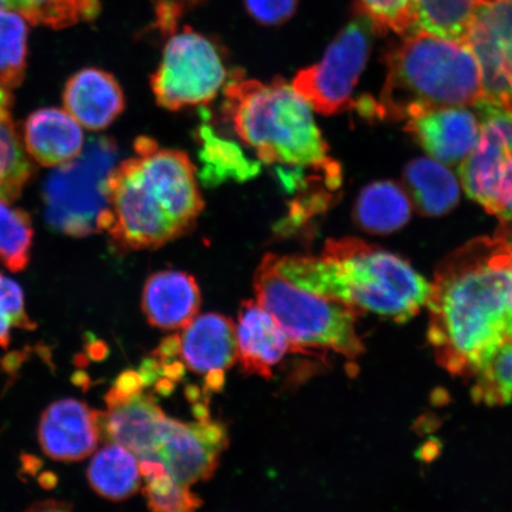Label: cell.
<instances>
[{
	"mask_svg": "<svg viewBox=\"0 0 512 512\" xmlns=\"http://www.w3.org/2000/svg\"><path fill=\"white\" fill-rule=\"evenodd\" d=\"M224 370H211L207 373L206 389L217 390L222 389L224 384Z\"/></svg>",
	"mask_w": 512,
	"mask_h": 512,
	"instance_id": "cell-36",
	"label": "cell"
},
{
	"mask_svg": "<svg viewBox=\"0 0 512 512\" xmlns=\"http://www.w3.org/2000/svg\"><path fill=\"white\" fill-rule=\"evenodd\" d=\"M200 139L204 182L248 181L260 171L259 164L248 159L238 144L220 138L210 127L201 128Z\"/></svg>",
	"mask_w": 512,
	"mask_h": 512,
	"instance_id": "cell-23",
	"label": "cell"
},
{
	"mask_svg": "<svg viewBox=\"0 0 512 512\" xmlns=\"http://www.w3.org/2000/svg\"><path fill=\"white\" fill-rule=\"evenodd\" d=\"M104 232L120 252L163 247L188 234L204 201L187 153L140 137L111 172Z\"/></svg>",
	"mask_w": 512,
	"mask_h": 512,
	"instance_id": "cell-2",
	"label": "cell"
},
{
	"mask_svg": "<svg viewBox=\"0 0 512 512\" xmlns=\"http://www.w3.org/2000/svg\"><path fill=\"white\" fill-rule=\"evenodd\" d=\"M281 277L317 296L403 323L427 303L430 283L400 256L352 238L326 242L322 255H274Z\"/></svg>",
	"mask_w": 512,
	"mask_h": 512,
	"instance_id": "cell-3",
	"label": "cell"
},
{
	"mask_svg": "<svg viewBox=\"0 0 512 512\" xmlns=\"http://www.w3.org/2000/svg\"><path fill=\"white\" fill-rule=\"evenodd\" d=\"M181 337L183 362L197 374L227 370L238 361V342L233 320L217 313L196 316Z\"/></svg>",
	"mask_w": 512,
	"mask_h": 512,
	"instance_id": "cell-19",
	"label": "cell"
},
{
	"mask_svg": "<svg viewBox=\"0 0 512 512\" xmlns=\"http://www.w3.org/2000/svg\"><path fill=\"white\" fill-rule=\"evenodd\" d=\"M22 138L31 159L48 168L69 163L85 147L81 125L67 111L55 107L31 113Z\"/></svg>",
	"mask_w": 512,
	"mask_h": 512,
	"instance_id": "cell-17",
	"label": "cell"
},
{
	"mask_svg": "<svg viewBox=\"0 0 512 512\" xmlns=\"http://www.w3.org/2000/svg\"><path fill=\"white\" fill-rule=\"evenodd\" d=\"M29 29L17 12L0 8V85H22L28 66Z\"/></svg>",
	"mask_w": 512,
	"mask_h": 512,
	"instance_id": "cell-27",
	"label": "cell"
},
{
	"mask_svg": "<svg viewBox=\"0 0 512 512\" xmlns=\"http://www.w3.org/2000/svg\"><path fill=\"white\" fill-rule=\"evenodd\" d=\"M248 15L265 27H278L291 19L299 0H243Z\"/></svg>",
	"mask_w": 512,
	"mask_h": 512,
	"instance_id": "cell-33",
	"label": "cell"
},
{
	"mask_svg": "<svg viewBox=\"0 0 512 512\" xmlns=\"http://www.w3.org/2000/svg\"><path fill=\"white\" fill-rule=\"evenodd\" d=\"M143 384L142 376L134 373V371H126V373L121 375L117 382H115L112 389L118 394L126 396L142 392Z\"/></svg>",
	"mask_w": 512,
	"mask_h": 512,
	"instance_id": "cell-34",
	"label": "cell"
},
{
	"mask_svg": "<svg viewBox=\"0 0 512 512\" xmlns=\"http://www.w3.org/2000/svg\"><path fill=\"white\" fill-rule=\"evenodd\" d=\"M144 495L149 508L156 512H188L201 507L202 499L192 494L190 486L175 482L168 472L145 478Z\"/></svg>",
	"mask_w": 512,
	"mask_h": 512,
	"instance_id": "cell-30",
	"label": "cell"
},
{
	"mask_svg": "<svg viewBox=\"0 0 512 512\" xmlns=\"http://www.w3.org/2000/svg\"><path fill=\"white\" fill-rule=\"evenodd\" d=\"M32 174L34 165L10 112L0 115V198L17 200Z\"/></svg>",
	"mask_w": 512,
	"mask_h": 512,
	"instance_id": "cell-26",
	"label": "cell"
},
{
	"mask_svg": "<svg viewBox=\"0 0 512 512\" xmlns=\"http://www.w3.org/2000/svg\"><path fill=\"white\" fill-rule=\"evenodd\" d=\"M388 74L376 117L409 120L483 98L482 73L469 44L415 31L387 56Z\"/></svg>",
	"mask_w": 512,
	"mask_h": 512,
	"instance_id": "cell-5",
	"label": "cell"
},
{
	"mask_svg": "<svg viewBox=\"0 0 512 512\" xmlns=\"http://www.w3.org/2000/svg\"><path fill=\"white\" fill-rule=\"evenodd\" d=\"M228 443L220 422L185 424L166 416L150 460L162 464L176 483L191 486L214 476Z\"/></svg>",
	"mask_w": 512,
	"mask_h": 512,
	"instance_id": "cell-11",
	"label": "cell"
},
{
	"mask_svg": "<svg viewBox=\"0 0 512 512\" xmlns=\"http://www.w3.org/2000/svg\"><path fill=\"white\" fill-rule=\"evenodd\" d=\"M25 310L24 293L16 281L0 273V347H8L12 329L34 330Z\"/></svg>",
	"mask_w": 512,
	"mask_h": 512,
	"instance_id": "cell-31",
	"label": "cell"
},
{
	"mask_svg": "<svg viewBox=\"0 0 512 512\" xmlns=\"http://www.w3.org/2000/svg\"><path fill=\"white\" fill-rule=\"evenodd\" d=\"M34 240L31 217L0 198V261L12 272L27 268Z\"/></svg>",
	"mask_w": 512,
	"mask_h": 512,
	"instance_id": "cell-28",
	"label": "cell"
},
{
	"mask_svg": "<svg viewBox=\"0 0 512 512\" xmlns=\"http://www.w3.org/2000/svg\"><path fill=\"white\" fill-rule=\"evenodd\" d=\"M406 188L421 215L439 217L456 208L460 189L456 176L445 165L421 157L406 166Z\"/></svg>",
	"mask_w": 512,
	"mask_h": 512,
	"instance_id": "cell-20",
	"label": "cell"
},
{
	"mask_svg": "<svg viewBox=\"0 0 512 512\" xmlns=\"http://www.w3.org/2000/svg\"><path fill=\"white\" fill-rule=\"evenodd\" d=\"M87 478L96 494L114 502L137 494L142 485L138 459L125 447L113 443L95 453Z\"/></svg>",
	"mask_w": 512,
	"mask_h": 512,
	"instance_id": "cell-22",
	"label": "cell"
},
{
	"mask_svg": "<svg viewBox=\"0 0 512 512\" xmlns=\"http://www.w3.org/2000/svg\"><path fill=\"white\" fill-rule=\"evenodd\" d=\"M66 111L91 131L105 130L125 110V96L114 76L98 68L74 74L63 92Z\"/></svg>",
	"mask_w": 512,
	"mask_h": 512,
	"instance_id": "cell-16",
	"label": "cell"
},
{
	"mask_svg": "<svg viewBox=\"0 0 512 512\" xmlns=\"http://www.w3.org/2000/svg\"><path fill=\"white\" fill-rule=\"evenodd\" d=\"M228 79L219 47L185 25L166 40L151 88L159 106L181 111L209 104Z\"/></svg>",
	"mask_w": 512,
	"mask_h": 512,
	"instance_id": "cell-8",
	"label": "cell"
},
{
	"mask_svg": "<svg viewBox=\"0 0 512 512\" xmlns=\"http://www.w3.org/2000/svg\"><path fill=\"white\" fill-rule=\"evenodd\" d=\"M426 304L428 341L438 363L452 375L471 376L509 341L512 247L501 230L448 255Z\"/></svg>",
	"mask_w": 512,
	"mask_h": 512,
	"instance_id": "cell-1",
	"label": "cell"
},
{
	"mask_svg": "<svg viewBox=\"0 0 512 512\" xmlns=\"http://www.w3.org/2000/svg\"><path fill=\"white\" fill-rule=\"evenodd\" d=\"M412 215V203L399 184L375 182L357 198L354 220L358 227L373 234H390L406 226Z\"/></svg>",
	"mask_w": 512,
	"mask_h": 512,
	"instance_id": "cell-21",
	"label": "cell"
},
{
	"mask_svg": "<svg viewBox=\"0 0 512 512\" xmlns=\"http://www.w3.org/2000/svg\"><path fill=\"white\" fill-rule=\"evenodd\" d=\"M499 230L505 235V238H507L510 242V245L512 247V226L511 224H502L501 227H499ZM509 339H512V313H511V319H510V325H509Z\"/></svg>",
	"mask_w": 512,
	"mask_h": 512,
	"instance_id": "cell-38",
	"label": "cell"
},
{
	"mask_svg": "<svg viewBox=\"0 0 512 512\" xmlns=\"http://www.w3.org/2000/svg\"><path fill=\"white\" fill-rule=\"evenodd\" d=\"M407 121L406 131L434 159L446 164L463 162L478 142L477 115L466 107L439 108Z\"/></svg>",
	"mask_w": 512,
	"mask_h": 512,
	"instance_id": "cell-15",
	"label": "cell"
},
{
	"mask_svg": "<svg viewBox=\"0 0 512 512\" xmlns=\"http://www.w3.org/2000/svg\"><path fill=\"white\" fill-rule=\"evenodd\" d=\"M11 106V95L9 89L0 85V115L9 113Z\"/></svg>",
	"mask_w": 512,
	"mask_h": 512,
	"instance_id": "cell-37",
	"label": "cell"
},
{
	"mask_svg": "<svg viewBox=\"0 0 512 512\" xmlns=\"http://www.w3.org/2000/svg\"><path fill=\"white\" fill-rule=\"evenodd\" d=\"M465 42L482 73L483 98L512 108V0L480 4Z\"/></svg>",
	"mask_w": 512,
	"mask_h": 512,
	"instance_id": "cell-12",
	"label": "cell"
},
{
	"mask_svg": "<svg viewBox=\"0 0 512 512\" xmlns=\"http://www.w3.org/2000/svg\"><path fill=\"white\" fill-rule=\"evenodd\" d=\"M483 0H416L415 31L465 42L473 15Z\"/></svg>",
	"mask_w": 512,
	"mask_h": 512,
	"instance_id": "cell-24",
	"label": "cell"
},
{
	"mask_svg": "<svg viewBox=\"0 0 512 512\" xmlns=\"http://www.w3.org/2000/svg\"><path fill=\"white\" fill-rule=\"evenodd\" d=\"M491 2V0H483V3Z\"/></svg>",
	"mask_w": 512,
	"mask_h": 512,
	"instance_id": "cell-39",
	"label": "cell"
},
{
	"mask_svg": "<svg viewBox=\"0 0 512 512\" xmlns=\"http://www.w3.org/2000/svg\"><path fill=\"white\" fill-rule=\"evenodd\" d=\"M181 351V337L178 335L166 338L165 341L160 344L155 354L162 358L163 361L169 360L170 357L175 356Z\"/></svg>",
	"mask_w": 512,
	"mask_h": 512,
	"instance_id": "cell-35",
	"label": "cell"
},
{
	"mask_svg": "<svg viewBox=\"0 0 512 512\" xmlns=\"http://www.w3.org/2000/svg\"><path fill=\"white\" fill-rule=\"evenodd\" d=\"M38 440L50 458L60 462L85 459L101 441L98 411L74 399L56 401L42 415Z\"/></svg>",
	"mask_w": 512,
	"mask_h": 512,
	"instance_id": "cell-13",
	"label": "cell"
},
{
	"mask_svg": "<svg viewBox=\"0 0 512 512\" xmlns=\"http://www.w3.org/2000/svg\"><path fill=\"white\" fill-rule=\"evenodd\" d=\"M274 255L266 254L255 272L256 302L271 313L299 352L332 350L357 360L364 351L356 330L358 311L293 285L278 273Z\"/></svg>",
	"mask_w": 512,
	"mask_h": 512,
	"instance_id": "cell-6",
	"label": "cell"
},
{
	"mask_svg": "<svg viewBox=\"0 0 512 512\" xmlns=\"http://www.w3.org/2000/svg\"><path fill=\"white\" fill-rule=\"evenodd\" d=\"M476 115L478 142L460 166V178L473 201L512 224V108L482 98Z\"/></svg>",
	"mask_w": 512,
	"mask_h": 512,
	"instance_id": "cell-9",
	"label": "cell"
},
{
	"mask_svg": "<svg viewBox=\"0 0 512 512\" xmlns=\"http://www.w3.org/2000/svg\"><path fill=\"white\" fill-rule=\"evenodd\" d=\"M4 9L17 12L32 25L66 29L92 21L101 10L99 0H0Z\"/></svg>",
	"mask_w": 512,
	"mask_h": 512,
	"instance_id": "cell-25",
	"label": "cell"
},
{
	"mask_svg": "<svg viewBox=\"0 0 512 512\" xmlns=\"http://www.w3.org/2000/svg\"><path fill=\"white\" fill-rule=\"evenodd\" d=\"M223 114L260 162L323 172L341 183L339 165L313 118L311 106L281 79L261 82L234 70L223 87Z\"/></svg>",
	"mask_w": 512,
	"mask_h": 512,
	"instance_id": "cell-4",
	"label": "cell"
},
{
	"mask_svg": "<svg viewBox=\"0 0 512 512\" xmlns=\"http://www.w3.org/2000/svg\"><path fill=\"white\" fill-rule=\"evenodd\" d=\"M236 342L242 370L266 380L272 379L273 368L287 352H299L271 313L251 299L240 305Z\"/></svg>",
	"mask_w": 512,
	"mask_h": 512,
	"instance_id": "cell-14",
	"label": "cell"
},
{
	"mask_svg": "<svg viewBox=\"0 0 512 512\" xmlns=\"http://www.w3.org/2000/svg\"><path fill=\"white\" fill-rule=\"evenodd\" d=\"M155 11V22L152 29L159 35L168 38L179 29L182 18L192 9L201 5L204 0H151Z\"/></svg>",
	"mask_w": 512,
	"mask_h": 512,
	"instance_id": "cell-32",
	"label": "cell"
},
{
	"mask_svg": "<svg viewBox=\"0 0 512 512\" xmlns=\"http://www.w3.org/2000/svg\"><path fill=\"white\" fill-rule=\"evenodd\" d=\"M0 8H3V5H2V3H0Z\"/></svg>",
	"mask_w": 512,
	"mask_h": 512,
	"instance_id": "cell-40",
	"label": "cell"
},
{
	"mask_svg": "<svg viewBox=\"0 0 512 512\" xmlns=\"http://www.w3.org/2000/svg\"><path fill=\"white\" fill-rule=\"evenodd\" d=\"M117 159L114 140L93 138L78 157L51 172L43 187L50 228L72 238L104 232L108 178Z\"/></svg>",
	"mask_w": 512,
	"mask_h": 512,
	"instance_id": "cell-7",
	"label": "cell"
},
{
	"mask_svg": "<svg viewBox=\"0 0 512 512\" xmlns=\"http://www.w3.org/2000/svg\"><path fill=\"white\" fill-rule=\"evenodd\" d=\"M356 3L375 30L392 31L398 35L413 34L416 0H356Z\"/></svg>",
	"mask_w": 512,
	"mask_h": 512,
	"instance_id": "cell-29",
	"label": "cell"
},
{
	"mask_svg": "<svg viewBox=\"0 0 512 512\" xmlns=\"http://www.w3.org/2000/svg\"><path fill=\"white\" fill-rule=\"evenodd\" d=\"M375 28L360 15L326 50L323 60L300 70L293 88L318 113L337 114L352 106V93L366 67Z\"/></svg>",
	"mask_w": 512,
	"mask_h": 512,
	"instance_id": "cell-10",
	"label": "cell"
},
{
	"mask_svg": "<svg viewBox=\"0 0 512 512\" xmlns=\"http://www.w3.org/2000/svg\"><path fill=\"white\" fill-rule=\"evenodd\" d=\"M200 306V287L188 273L158 272L145 283L143 311L149 323L158 329H184L197 316Z\"/></svg>",
	"mask_w": 512,
	"mask_h": 512,
	"instance_id": "cell-18",
	"label": "cell"
}]
</instances>
